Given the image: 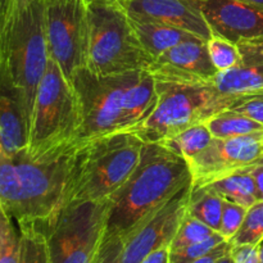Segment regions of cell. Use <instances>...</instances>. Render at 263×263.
I'll return each instance as SVG.
<instances>
[{
    "label": "cell",
    "instance_id": "2e32d148",
    "mask_svg": "<svg viewBox=\"0 0 263 263\" xmlns=\"http://www.w3.org/2000/svg\"><path fill=\"white\" fill-rule=\"evenodd\" d=\"M0 139L12 157L27 149L28 120L9 72L0 61Z\"/></svg>",
    "mask_w": 263,
    "mask_h": 263
},
{
    "label": "cell",
    "instance_id": "74e56055",
    "mask_svg": "<svg viewBox=\"0 0 263 263\" xmlns=\"http://www.w3.org/2000/svg\"><path fill=\"white\" fill-rule=\"evenodd\" d=\"M258 254H259V263H263V239L258 244Z\"/></svg>",
    "mask_w": 263,
    "mask_h": 263
},
{
    "label": "cell",
    "instance_id": "f546056e",
    "mask_svg": "<svg viewBox=\"0 0 263 263\" xmlns=\"http://www.w3.org/2000/svg\"><path fill=\"white\" fill-rule=\"evenodd\" d=\"M122 247V236H103L102 246L94 263H121Z\"/></svg>",
    "mask_w": 263,
    "mask_h": 263
},
{
    "label": "cell",
    "instance_id": "484cf974",
    "mask_svg": "<svg viewBox=\"0 0 263 263\" xmlns=\"http://www.w3.org/2000/svg\"><path fill=\"white\" fill-rule=\"evenodd\" d=\"M207 49L213 66L218 72H225L240 63V51L238 44L231 43L220 36L212 35L207 40Z\"/></svg>",
    "mask_w": 263,
    "mask_h": 263
},
{
    "label": "cell",
    "instance_id": "836d02e7",
    "mask_svg": "<svg viewBox=\"0 0 263 263\" xmlns=\"http://www.w3.org/2000/svg\"><path fill=\"white\" fill-rule=\"evenodd\" d=\"M140 263H170V247H163L149 256H146Z\"/></svg>",
    "mask_w": 263,
    "mask_h": 263
},
{
    "label": "cell",
    "instance_id": "d6986e66",
    "mask_svg": "<svg viewBox=\"0 0 263 263\" xmlns=\"http://www.w3.org/2000/svg\"><path fill=\"white\" fill-rule=\"evenodd\" d=\"M212 140L213 135L211 134L207 123L198 122L190 127L185 128L181 133L176 134L172 138L167 139L161 144L168 148L170 151L181 156L187 162L197 157L199 153H202Z\"/></svg>",
    "mask_w": 263,
    "mask_h": 263
},
{
    "label": "cell",
    "instance_id": "4316f807",
    "mask_svg": "<svg viewBox=\"0 0 263 263\" xmlns=\"http://www.w3.org/2000/svg\"><path fill=\"white\" fill-rule=\"evenodd\" d=\"M226 239L220 233L215 234L210 239L184 247L180 249H170V263H190L200 257L205 256L211 251L220 246Z\"/></svg>",
    "mask_w": 263,
    "mask_h": 263
},
{
    "label": "cell",
    "instance_id": "277c9868",
    "mask_svg": "<svg viewBox=\"0 0 263 263\" xmlns=\"http://www.w3.org/2000/svg\"><path fill=\"white\" fill-rule=\"evenodd\" d=\"M144 145L133 130L118 131L82 144L68 205L108 199L135 171Z\"/></svg>",
    "mask_w": 263,
    "mask_h": 263
},
{
    "label": "cell",
    "instance_id": "8992f818",
    "mask_svg": "<svg viewBox=\"0 0 263 263\" xmlns=\"http://www.w3.org/2000/svg\"><path fill=\"white\" fill-rule=\"evenodd\" d=\"M158 103L153 113L135 131L144 143H163L198 122H205L226 109L228 98L215 86H189L157 81Z\"/></svg>",
    "mask_w": 263,
    "mask_h": 263
},
{
    "label": "cell",
    "instance_id": "f1b7e54d",
    "mask_svg": "<svg viewBox=\"0 0 263 263\" xmlns=\"http://www.w3.org/2000/svg\"><path fill=\"white\" fill-rule=\"evenodd\" d=\"M228 109L241 113L263 125V94L230 98Z\"/></svg>",
    "mask_w": 263,
    "mask_h": 263
},
{
    "label": "cell",
    "instance_id": "83f0119b",
    "mask_svg": "<svg viewBox=\"0 0 263 263\" xmlns=\"http://www.w3.org/2000/svg\"><path fill=\"white\" fill-rule=\"evenodd\" d=\"M247 210L248 208L243 207L238 203L223 199L222 217H221V226L218 233L226 240H231L239 231V229L241 228L244 218H246Z\"/></svg>",
    "mask_w": 263,
    "mask_h": 263
},
{
    "label": "cell",
    "instance_id": "f35d334b",
    "mask_svg": "<svg viewBox=\"0 0 263 263\" xmlns=\"http://www.w3.org/2000/svg\"><path fill=\"white\" fill-rule=\"evenodd\" d=\"M115 2H118V3H121V4H123V3H125L126 0H115Z\"/></svg>",
    "mask_w": 263,
    "mask_h": 263
},
{
    "label": "cell",
    "instance_id": "603a6c76",
    "mask_svg": "<svg viewBox=\"0 0 263 263\" xmlns=\"http://www.w3.org/2000/svg\"><path fill=\"white\" fill-rule=\"evenodd\" d=\"M217 233L218 231L213 230L210 226H207L202 221L190 215L186 210L181 222H180L179 229H177L176 234L172 239L170 249H180L184 248V247L192 246V244L199 243V241L205 240V239H210L211 236Z\"/></svg>",
    "mask_w": 263,
    "mask_h": 263
},
{
    "label": "cell",
    "instance_id": "d590c367",
    "mask_svg": "<svg viewBox=\"0 0 263 263\" xmlns=\"http://www.w3.org/2000/svg\"><path fill=\"white\" fill-rule=\"evenodd\" d=\"M244 3H248V4L254 5V7L259 8V9L263 10V0H241Z\"/></svg>",
    "mask_w": 263,
    "mask_h": 263
},
{
    "label": "cell",
    "instance_id": "3957f363",
    "mask_svg": "<svg viewBox=\"0 0 263 263\" xmlns=\"http://www.w3.org/2000/svg\"><path fill=\"white\" fill-rule=\"evenodd\" d=\"M87 25L86 68L92 73L121 74L148 68L153 62L121 3L89 0Z\"/></svg>",
    "mask_w": 263,
    "mask_h": 263
},
{
    "label": "cell",
    "instance_id": "7402d4cb",
    "mask_svg": "<svg viewBox=\"0 0 263 263\" xmlns=\"http://www.w3.org/2000/svg\"><path fill=\"white\" fill-rule=\"evenodd\" d=\"M18 230L20 263H50L45 233L35 225H21Z\"/></svg>",
    "mask_w": 263,
    "mask_h": 263
},
{
    "label": "cell",
    "instance_id": "5b68a950",
    "mask_svg": "<svg viewBox=\"0 0 263 263\" xmlns=\"http://www.w3.org/2000/svg\"><path fill=\"white\" fill-rule=\"evenodd\" d=\"M79 127L76 92L58 64L50 59L33 100L26 151L36 157L76 141Z\"/></svg>",
    "mask_w": 263,
    "mask_h": 263
},
{
    "label": "cell",
    "instance_id": "ba28073f",
    "mask_svg": "<svg viewBox=\"0 0 263 263\" xmlns=\"http://www.w3.org/2000/svg\"><path fill=\"white\" fill-rule=\"evenodd\" d=\"M109 203L68 205L45 234L50 263H94L103 236Z\"/></svg>",
    "mask_w": 263,
    "mask_h": 263
},
{
    "label": "cell",
    "instance_id": "8d00e7d4",
    "mask_svg": "<svg viewBox=\"0 0 263 263\" xmlns=\"http://www.w3.org/2000/svg\"><path fill=\"white\" fill-rule=\"evenodd\" d=\"M7 4H8V0H0V21H2L3 13H4V9L5 7H7Z\"/></svg>",
    "mask_w": 263,
    "mask_h": 263
},
{
    "label": "cell",
    "instance_id": "44dd1931",
    "mask_svg": "<svg viewBox=\"0 0 263 263\" xmlns=\"http://www.w3.org/2000/svg\"><path fill=\"white\" fill-rule=\"evenodd\" d=\"M222 205V198L207 187H192L187 212L216 231H220Z\"/></svg>",
    "mask_w": 263,
    "mask_h": 263
},
{
    "label": "cell",
    "instance_id": "ab89813d",
    "mask_svg": "<svg viewBox=\"0 0 263 263\" xmlns=\"http://www.w3.org/2000/svg\"><path fill=\"white\" fill-rule=\"evenodd\" d=\"M258 163H263V157H262L261 159H259V162H258Z\"/></svg>",
    "mask_w": 263,
    "mask_h": 263
},
{
    "label": "cell",
    "instance_id": "d4e9b609",
    "mask_svg": "<svg viewBox=\"0 0 263 263\" xmlns=\"http://www.w3.org/2000/svg\"><path fill=\"white\" fill-rule=\"evenodd\" d=\"M0 263H20V230L0 207Z\"/></svg>",
    "mask_w": 263,
    "mask_h": 263
},
{
    "label": "cell",
    "instance_id": "e575fe53",
    "mask_svg": "<svg viewBox=\"0 0 263 263\" xmlns=\"http://www.w3.org/2000/svg\"><path fill=\"white\" fill-rule=\"evenodd\" d=\"M216 263H234V257H233V248H231L230 252L225 254V256L221 257Z\"/></svg>",
    "mask_w": 263,
    "mask_h": 263
},
{
    "label": "cell",
    "instance_id": "5bb4252c",
    "mask_svg": "<svg viewBox=\"0 0 263 263\" xmlns=\"http://www.w3.org/2000/svg\"><path fill=\"white\" fill-rule=\"evenodd\" d=\"M203 14L215 36L238 44L263 37V10L241 0H200Z\"/></svg>",
    "mask_w": 263,
    "mask_h": 263
},
{
    "label": "cell",
    "instance_id": "4dcf8cb0",
    "mask_svg": "<svg viewBox=\"0 0 263 263\" xmlns=\"http://www.w3.org/2000/svg\"><path fill=\"white\" fill-rule=\"evenodd\" d=\"M234 263H259L258 246H233Z\"/></svg>",
    "mask_w": 263,
    "mask_h": 263
},
{
    "label": "cell",
    "instance_id": "7c38bea8",
    "mask_svg": "<svg viewBox=\"0 0 263 263\" xmlns=\"http://www.w3.org/2000/svg\"><path fill=\"white\" fill-rule=\"evenodd\" d=\"M156 81L189 86H212L218 71L202 39L185 41L164 51L148 67Z\"/></svg>",
    "mask_w": 263,
    "mask_h": 263
},
{
    "label": "cell",
    "instance_id": "1f68e13d",
    "mask_svg": "<svg viewBox=\"0 0 263 263\" xmlns=\"http://www.w3.org/2000/svg\"><path fill=\"white\" fill-rule=\"evenodd\" d=\"M231 248H233V244H231V241L225 240V241H222L220 246L216 247L213 251H211L210 253H207L205 256L200 257V258L195 259V261H193L190 263H216L218 259L221 258V257L225 256L228 252H230Z\"/></svg>",
    "mask_w": 263,
    "mask_h": 263
},
{
    "label": "cell",
    "instance_id": "6da1fadb",
    "mask_svg": "<svg viewBox=\"0 0 263 263\" xmlns=\"http://www.w3.org/2000/svg\"><path fill=\"white\" fill-rule=\"evenodd\" d=\"M189 182L186 159L162 144L145 143L135 171L108 198L104 236L125 238Z\"/></svg>",
    "mask_w": 263,
    "mask_h": 263
},
{
    "label": "cell",
    "instance_id": "30bf717a",
    "mask_svg": "<svg viewBox=\"0 0 263 263\" xmlns=\"http://www.w3.org/2000/svg\"><path fill=\"white\" fill-rule=\"evenodd\" d=\"M262 157L263 130L231 138H213L202 153L187 161L193 189L249 168Z\"/></svg>",
    "mask_w": 263,
    "mask_h": 263
},
{
    "label": "cell",
    "instance_id": "cb8c5ba5",
    "mask_svg": "<svg viewBox=\"0 0 263 263\" xmlns=\"http://www.w3.org/2000/svg\"><path fill=\"white\" fill-rule=\"evenodd\" d=\"M263 239V200L247 210L243 225L231 240L233 246H258Z\"/></svg>",
    "mask_w": 263,
    "mask_h": 263
},
{
    "label": "cell",
    "instance_id": "4fadbf2b",
    "mask_svg": "<svg viewBox=\"0 0 263 263\" xmlns=\"http://www.w3.org/2000/svg\"><path fill=\"white\" fill-rule=\"evenodd\" d=\"M122 5L133 18L172 26L204 41L212 37L200 0H126Z\"/></svg>",
    "mask_w": 263,
    "mask_h": 263
},
{
    "label": "cell",
    "instance_id": "ac0fdd59",
    "mask_svg": "<svg viewBox=\"0 0 263 263\" xmlns=\"http://www.w3.org/2000/svg\"><path fill=\"white\" fill-rule=\"evenodd\" d=\"M203 187L218 194L222 199L238 203L246 208H249L258 200L256 182L248 170L229 175Z\"/></svg>",
    "mask_w": 263,
    "mask_h": 263
},
{
    "label": "cell",
    "instance_id": "7a4b0ae2",
    "mask_svg": "<svg viewBox=\"0 0 263 263\" xmlns=\"http://www.w3.org/2000/svg\"><path fill=\"white\" fill-rule=\"evenodd\" d=\"M0 61L20 91L30 128L37 86L50 62L44 0H8L0 21Z\"/></svg>",
    "mask_w": 263,
    "mask_h": 263
},
{
    "label": "cell",
    "instance_id": "e0dca14e",
    "mask_svg": "<svg viewBox=\"0 0 263 263\" xmlns=\"http://www.w3.org/2000/svg\"><path fill=\"white\" fill-rule=\"evenodd\" d=\"M130 18L141 45L153 59L179 44L199 39L186 31L172 27V26L152 22V21L138 20V18L133 17Z\"/></svg>",
    "mask_w": 263,
    "mask_h": 263
},
{
    "label": "cell",
    "instance_id": "9c48e42d",
    "mask_svg": "<svg viewBox=\"0 0 263 263\" xmlns=\"http://www.w3.org/2000/svg\"><path fill=\"white\" fill-rule=\"evenodd\" d=\"M45 27L50 59L69 82L86 67L87 3L89 0H44Z\"/></svg>",
    "mask_w": 263,
    "mask_h": 263
},
{
    "label": "cell",
    "instance_id": "8fae6325",
    "mask_svg": "<svg viewBox=\"0 0 263 263\" xmlns=\"http://www.w3.org/2000/svg\"><path fill=\"white\" fill-rule=\"evenodd\" d=\"M192 187L193 182L181 187L161 210L123 238L121 263H140L157 249L171 246L187 210Z\"/></svg>",
    "mask_w": 263,
    "mask_h": 263
},
{
    "label": "cell",
    "instance_id": "52a82bcc",
    "mask_svg": "<svg viewBox=\"0 0 263 263\" xmlns=\"http://www.w3.org/2000/svg\"><path fill=\"white\" fill-rule=\"evenodd\" d=\"M127 73L99 76L86 67L74 73L71 84L80 112L77 143H90L109 134L131 130L123 108Z\"/></svg>",
    "mask_w": 263,
    "mask_h": 263
},
{
    "label": "cell",
    "instance_id": "9a60e30c",
    "mask_svg": "<svg viewBox=\"0 0 263 263\" xmlns=\"http://www.w3.org/2000/svg\"><path fill=\"white\" fill-rule=\"evenodd\" d=\"M238 48L240 63L229 71L218 72L213 85L228 100L263 94V37L239 41Z\"/></svg>",
    "mask_w": 263,
    "mask_h": 263
},
{
    "label": "cell",
    "instance_id": "ffe728a7",
    "mask_svg": "<svg viewBox=\"0 0 263 263\" xmlns=\"http://www.w3.org/2000/svg\"><path fill=\"white\" fill-rule=\"evenodd\" d=\"M213 138H231L263 130L257 121L231 109H222L205 121Z\"/></svg>",
    "mask_w": 263,
    "mask_h": 263
},
{
    "label": "cell",
    "instance_id": "d6a6232c",
    "mask_svg": "<svg viewBox=\"0 0 263 263\" xmlns=\"http://www.w3.org/2000/svg\"><path fill=\"white\" fill-rule=\"evenodd\" d=\"M247 170L251 172V175L254 179V182H256L257 199L263 200V163H257Z\"/></svg>",
    "mask_w": 263,
    "mask_h": 263
}]
</instances>
